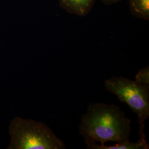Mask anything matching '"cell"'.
Wrapping results in <instances>:
<instances>
[{"mask_svg": "<svg viewBox=\"0 0 149 149\" xmlns=\"http://www.w3.org/2000/svg\"><path fill=\"white\" fill-rule=\"evenodd\" d=\"M130 124L119 107L96 103L88 106L81 118L79 131L86 144L104 145L110 141L119 144L129 141Z\"/></svg>", "mask_w": 149, "mask_h": 149, "instance_id": "6da1fadb", "label": "cell"}, {"mask_svg": "<svg viewBox=\"0 0 149 149\" xmlns=\"http://www.w3.org/2000/svg\"><path fill=\"white\" fill-rule=\"evenodd\" d=\"M9 149H64V142L42 122L15 118L9 126Z\"/></svg>", "mask_w": 149, "mask_h": 149, "instance_id": "7a4b0ae2", "label": "cell"}, {"mask_svg": "<svg viewBox=\"0 0 149 149\" xmlns=\"http://www.w3.org/2000/svg\"><path fill=\"white\" fill-rule=\"evenodd\" d=\"M107 90L117 96L136 114L140 139L146 140L145 122L149 117V87L123 77H112L104 82Z\"/></svg>", "mask_w": 149, "mask_h": 149, "instance_id": "3957f363", "label": "cell"}, {"mask_svg": "<svg viewBox=\"0 0 149 149\" xmlns=\"http://www.w3.org/2000/svg\"><path fill=\"white\" fill-rule=\"evenodd\" d=\"M96 0H58L60 7L71 14L79 16L87 15Z\"/></svg>", "mask_w": 149, "mask_h": 149, "instance_id": "277c9868", "label": "cell"}, {"mask_svg": "<svg viewBox=\"0 0 149 149\" xmlns=\"http://www.w3.org/2000/svg\"><path fill=\"white\" fill-rule=\"evenodd\" d=\"M87 149H149V145L146 140L139 139L136 142H130V141L122 143L116 144L113 145H105L97 143L87 144Z\"/></svg>", "mask_w": 149, "mask_h": 149, "instance_id": "5b68a950", "label": "cell"}, {"mask_svg": "<svg viewBox=\"0 0 149 149\" xmlns=\"http://www.w3.org/2000/svg\"><path fill=\"white\" fill-rule=\"evenodd\" d=\"M130 10L134 17L149 21V0H128Z\"/></svg>", "mask_w": 149, "mask_h": 149, "instance_id": "8992f818", "label": "cell"}, {"mask_svg": "<svg viewBox=\"0 0 149 149\" xmlns=\"http://www.w3.org/2000/svg\"><path fill=\"white\" fill-rule=\"evenodd\" d=\"M135 81L142 85L149 87V68L146 67L140 70L135 76Z\"/></svg>", "mask_w": 149, "mask_h": 149, "instance_id": "52a82bcc", "label": "cell"}, {"mask_svg": "<svg viewBox=\"0 0 149 149\" xmlns=\"http://www.w3.org/2000/svg\"><path fill=\"white\" fill-rule=\"evenodd\" d=\"M101 1L107 5H113V4L118 3L121 1L122 0H101Z\"/></svg>", "mask_w": 149, "mask_h": 149, "instance_id": "ba28073f", "label": "cell"}]
</instances>
